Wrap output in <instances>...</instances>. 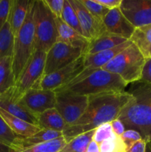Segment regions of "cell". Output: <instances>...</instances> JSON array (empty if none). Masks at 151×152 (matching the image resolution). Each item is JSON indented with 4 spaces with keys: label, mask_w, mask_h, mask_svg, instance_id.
Instances as JSON below:
<instances>
[{
    "label": "cell",
    "mask_w": 151,
    "mask_h": 152,
    "mask_svg": "<svg viewBox=\"0 0 151 152\" xmlns=\"http://www.w3.org/2000/svg\"><path fill=\"white\" fill-rule=\"evenodd\" d=\"M88 97V105L84 114L62 132L67 142L78 135L94 130L102 124L110 123L118 118L121 110L133 96L129 91H123L92 95Z\"/></svg>",
    "instance_id": "obj_1"
},
{
    "label": "cell",
    "mask_w": 151,
    "mask_h": 152,
    "mask_svg": "<svg viewBox=\"0 0 151 152\" xmlns=\"http://www.w3.org/2000/svg\"><path fill=\"white\" fill-rule=\"evenodd\" d=\"M129 91L133 99L121 110L117 119L126 129L139 132L142 139L151 142V86L139 81Z\"/></svg>",
    "instance_id": "obj_2"
},
{
    "label": "cell",
    "mask_w": 151,
    "mask_h": 152,
    "mask_svg": "<svg viewBox=\"0 0 151 152\" xmlns=\"http://www.w3.org/2000/svg\"><path fill=\"white\" fill-rule=\"evenodd\" d=\"M127 85L117 74L100 68L78 83L55 92H66L73 94L89 96L108 92L123 91Z\"/></svg>",
    "instance_id": "obj_3"
},
{
    "label": "cell",
    "mask_w": 151,
    "mask_h": 152,
    "mask_svg": "<svg viewBox=\"0 0 151 152\" xmlns=\"http://www.w3.org/2000/svg\"><path fill=\"white\" fill-rule=\"evenodd\" d=\"M35 1H30L26 19L17 36L14 37L13 71L16 81L22 73L35 52V27L33 13Z\"/></svg>",
    "instance_id": "obj_4"
},
{
    "label": "cell",
    "mask_w": 151,
    "mask_h": 152,
    "mask_svg": "<svg viewBox=\"0 0 151 152\" xmlns=\"http://www.w3.org/2000/svg\"><path fill=\"white\" fill-rule=\"evenodd\" d=\"M146 59L133 42L102 69L119 76L126 83L140 81Z\"/></svg>",
    "instance_id": "obj_5"
},
{
    "label": "cell",
    "mask_w": 151,
    "mask_h": 152,
    "mask_svg": "<svg viewBox=\"0 0 151 152\" xmlns=\"http://www.w3.org/2000/svg\"><path fill=\"white\" fill-rule=\"evenodd\" d=\"M35 50L47 53L56 42L58 37L56 16L53 14L44 0H37L34 4Z\"/></svg>",
    "instance_id": "obj_6"
},
{
    "label": "cell",
    "mask_w": 151,
    "mask_h": 152,
    "mask_svg": "<svg viewBox=\"0 0 151 152\" xmlns=\"http://www.w3.org/2000/svg\"><path fill=\"white\" fill-rule=\"evenodd\" d=\"M46 54L47 53L42 50H35L13 86L16 95L22 97L24 94L30 88H37L40 80L44 76Z\"/></svg>",
    "instance_id": "obj_7"
},
{
    "label": "cell",
    "mask_w": 151,
    "mask_h": 152,
    "mask_svg": "<svg viewBox=\"0 0 151 152\" xmlns=\"http://www.w3.org/2000/svg\"><path fill=\"white\" fill-rule=\"evenodd\" d=\"M56 94L55 108L64 119L66 127L73 124L85 112L89 97L66 92H58Z\"/></svg>",
    "instance_id": "obj_8"
},
{
    "label": "cell",
    "mask_w": 151,
    "mask_h": 152,
    "mask_svg": "<svg viewBox=\"0 0 151 152\" xmlns=\"http://www.w3.org/2000/svg\"><path fill=\"white\" fill-rule=\"evenodd\" d=\"M83 55L84 50L81 48L56 42L46 54L44 75H48L65 68Z\"/></svg>",
    "instance_id": "obj_9"
},
{
    "label": "cell",
    "mask_w": 151,
    "mask_h": 152,
    "mask_svg": "<svg viewBox=\"0 0 151 152\" xmlns=\"http://www.w3.org/2000/svg\"><path fill=\"white\" fill-rule=\"evenodd\" d=\"M84 55H83L65 68L48 75H44L40 80L37 88L55 91L66 86L84 69Z\"/></svg>",
    "instance_id": "obj_10"
},
{
    "label": "cell",
    "mask_w": 151,
    "mask_h": 152,
    "mask_svg": "<svg viewBox=\"0 0 151 152\" xmlns=\"http://www.w3.org/2000/svg\"><path fill=\"white\" fill-rule=\"evenodd\" d=\"M119 9L135 28L151 24V0H122Z\"/></svg>",
    "instance_id": "obj_11"
},
{
    "label": "cell",
    "mask_w": 151,
    "mask_h": 152,
    "mask_svg": "<svg viewBox=\"0 0 151 152\" xmlns=\"http://www.w3.org/2000/svg\"><path fill=\"white\" fill-rule=\"evenodd\" d=\"M75 10L83 35L90 41L107 32L103 20L95 17L84 7L79 0H68Z\"/></svg>",
    "instance_id": "obj_12"
},
{
    "label": "cell",
    "mask_w": 151,
    "mask_h": 152,
    "mask_svg": "<svg viewBox=\"0 0 151 152\" xmlns=\"http://www.w3.org/2000/svg\"><path fill=\"white\" fill-rule=\"evenodd\" d=\"M0 108L15 117L38 126V116L26 106L22 97L15 94L13 87L0 95Z\"/></svg>",
    "instance_id": "obj_13"
},
{
    "label": "cell",
    "mask_w": 151,
    "mask_h": 152,
    "mask_svg": "<svg viewBox=\"0 0 151 152\" xmlns=\"http://www.w3.org/2000/svg\"><path fill=\"white\" fill-rule=\"evenodd\" d=\"M22 101L32 112L36 114L56 106V94L54 91L41 88H30L22 97Z\"/></svg>",
    "instance_id": "obj_14"
},
{
    "label": "cell",
    "mask_w": 151,
    "mask_h": 152,
    "mask_svg": "<svg viewBox=\"0 0 151 152\" xmlns=\"http://www.w3.org/2000/svg\"><path fill=\"white\" fill-rule=\"evenodd\" d=\"M107 32L130 40L135 29L133 25L121 13L119 7L110 10L103 19Z\"/></svg>",
    "instance_id": "obj_15"
},
{
    "label": "cell",
    "mask_w": 151,
    "mask_h": 152,
    "mask_svg": "<svg viewBox=\"0 0 151 152\" xmlns=\"http://www.w3.org/2000/svg\"><path fill=\"white\" fill-rule=\"evenodd\" d=\"M58 37L56 42L65 43L76 48H79L85 51L90 40L67 25L61 18L56 17Z\"/></svg>",
    "instance_id": "obj_16"
},
{
    "label": "cell",
    "mask_w": 151,
    "mask_h": 152,
    "mask_svg": "<svg viewBox=\"0 0 151 152\" xmlns=\"http://www.w3.org/2000/svg\"><path fill=\"white\" fill-rule=\"evenodd\" d=\"M132 42L130 40H127V42L123 44L109 49V50H103V51L98 52L92 54L84 55V69L88 70H98L102 68L109 62H110L118 53H119L121 50L128 47Z\"/></svg>",
    "instance_id": "obj_17"
},
{
    "label": "cell",
    "mask_w": 151,
    "mask_h": 152,
    "mask_svg": "<svg viewBox=\"0 0 151 152\" xmlns=\"http://www.w3.org/2000/svg\"><path fill=\"white\" fill-rule=\"evenodd\" d=\"M30 2L29 0H12L7 21L14 37L17 36L26 19Z\"/></svg>",
    "instance_id": "obj_18"
},
{
    "label": "cell",
    "mask_w": 151,
    "mask_h": 152,
    "mask_svg": "<svg viewBox=\"0 0 151 152\" xmlns=\"http://www.w3.org/2000/svg\"><path fill=\"white\" fill-rule=\"evenodd\" d=\"M0 115L1 116L7 126L19 137H28L35 134L41 130L39 127L28 123L22 119L12 115L0 108Z\"/></svg>",
    "instance_id": "obj_19"
},
{
    "label": "cell",
    "mask_w": 151,
    "mask_h": 152,
    "mask_svg": "<svg viewBox=\"0 0 151 152\" xmlns=\"http://www.w3.org/2000/svg\"><path fill=\"white\" fill-rule=\"evenodd\" d=\"M127 41V39L122 37L105 32L95 39L90 41L87 48L85 49L84 55L92 54L103 50H109L117 47Z\"/></svg>",
    "instance_id": "obj_20"
},
{
    "label": "cell",
    "mask_w": 151,
    "mask_h": 152,
    "mask_svg": "<svg viewBox=\"0 0 151 152\" xmlns=\"http://www.w3.org/2000/svg\"><path fill=\"white\" fill-rule=\"evenodd\" d=\"M130 40L145 59H151V24L136 28Z\"/></svg>",
    "instance_id": "obj_21"
},
{
    "label": "cell",
    "mask_w": 151,
    "mask_h": 152,
    "mask_svg": "<svg viewBox=\"0 0 151 152\" xmlns=\"http://www.w3.org/2000/svg\"><path fill=\"white\" fill-rule=\"evenodd\" d=\"M38 126L41 129H50L62 132L66 123L56 108H50L38 115Z\"/></svg>",
    "instance_id": "obj_22"
},
{
    "label": "cell",
    "mask_w": 151,
    "mask_h": 152,
    "mask_svg": "<svg viewBox=\"0 0 151 152\" xmlns=\"http://www.w3.org/2000/svg\"><path fill=\"white\" fill-rule=\"evenodd\" d=\"M61 137H63L62 132L50 129H41L39 132L32 136L28 137H20L19 140V149L20 151L33 145L49 142Z\"/></svg>",
    "instance_id": "obj_23"
},
{
    "label": "cell",
    "mask_w": 151,
    "mask_h": 152,
    "mask_svg": "<svg viewBox=\"0 0 151 152\" xmlns=\"http://www.w3.org/2000/svg\"><path fill=\"white\" fill-rule=\"evenodd\" d=\"M12 56H5L0 60V95L15 86Z\"/></svg>",
    "instance_id": "obj_24"
},
{
    "label": "cell",
    "mask_w": 151,
    "mask_h": 152,
    "mask_svg": "<svg viewBox=\"0 0 151 152\" xmlns=\"http://www.w3.org/2000/svg\"><path fill=\"white\" fill-rule=\"evenodd\" d=\"M14 36L7 21L0 31V60L5 56H13Z\"/></svg>",
    "instance_id": "obj_25"
},
{
    "label": "cell",
    "mask_w": 151,
    "mask_h": 152,
    "mask_svg": "<svg viewBox=\"0 0 151 152\" xmlns=\"http://www.w3.org/2000/svg\"><path fill=\"white\" fill-rule=\"evenodd\" d=\"M94 132L95 129L78 135L70 142H67L59 152H86L89 143L93 140Z\"/></svg>",
    "instance_id": "obj_26"
},
{
    "label": "cell",
    "mask_w": 151,
    "mask_h": 152,
    "mask_svg": "<svg viewBox=\"0 0 151 152\" xmlns=\"http://www.w3.org/2000/svg\"><path fill=\"white\" fill-rule=\"evenodd\" d=\"M67 144L64 137L24 148L17 152H59Z\"/></svg>",
    "instance_id": "obj_27"
},
{
    "label": "cell",
    "mask_w": 151,
    "mask_h": 152,
    "mask_svg": "<svg viewBox=\"0 0 151 152\" xmlns=\"http://www.w3.org/2000/svg\"><path fill=\"white\" fill-rule=\"evenodd\" d=\"M61 19L67 24L69 25L70 27L79 33L80 34L83 35V31L81 30V26H80L79 21H78V16H77L75 10L71 5L70 3L69 2L68 0H65V3H64L63 10H62V16H61Z\"/></svg>",
    "instance_id": "obj_28"
},
{
    "label": "cell",
    "mask_w": 151,
    "mask_h": 152,
    "mask_svg": "<svg viewBox=\"0 0 151 152\" xmlns=\"http://www.w3.org/2000/svg\"><path fill=\"white\" fill-rule=\"evenodd\" d=\"M20 137H21L13 133V131L10 129L4 119L0 115V140L16 148L19 151V140Z\"/></svg>",
    "instance_id": "obj_29"
},
{
    "label": "cell",
    "mask_w": 151,
    "mask_h": 152,
    "mask_svg": "<svg viewBox=\"0 0 151 152\" xmlns=\"http://www.w3.org/2000/svg\"><path fill=\"white\" fill-rule=\"evenodd\" d=\"M100 152H126L125 145L120 137L106 140L99 143Z\"/></svg>",
    "instance_id": "obj_30"
},
{
    "label": "cell",
    "mask_w": 151,
    "mask_h": 152,
    "mask_svg": "<svg viewBox=\"0 0 151 152\" xmlns=\"http://www.w3.org/2000/svg\"><path fill=\"white\" fill-rule=\"evenodd\" d=\"M117 137L113 132L110 123H106L102 124L95 129L93 140L97 143H101L106 140L112 139Z\"/></svg>",
    "instance_id": "obj_31"
},
{
    "label": "cell",
    "mask_w": 151,
    "mask_h": 152,
    "mask_svg": "<svg viewBox=\"0 0 151 152\" xmlns=\"http://www.w3.org/2000/svg\"><path fill=\"white\" fill-rule=\"evenodd\" d=\"M79 1L93 16L101 20H103L105 16L110 11L109 9L96 2L94 0H79Z\"/></svg>",
    "instance_id": "obj_32"
},
{
    "label": "cell",
    "mask_w": 151,
    "mask_h": 152,
    "mask_svg": "<svg viewBox=\"0 0 151 152\" xmlns=\"http://www.w3.org/2000/svg\"><path fill=\"white\" fill-rule=\"evenodd\" d=\"M120 137H121L123 142L125 145L127 151L135 142L142 139L140 134L138 132H136V131L133 130V129H126L125 132L122 134V135Z\"/></svg>",
    "instance_id": "obj_33"
},
{
    "label": "cell",
    "mask_w": 151,
    "mask_h": 152,
    "mask_svg": "<svg viewBox=\"0 0 151 152\" xmlns=\"http://www.w3.org/2000/svg\"><path fill=\"white\" fill-rule=\"evenodd\" d=\"M12 0H1L0 1V31L8 19Z\"/></svg>",
    "instance_id": "obj_34"
},
{
    "label": "cell",
    "mask_w": 151,
    "mask_h": 152,
    "mask_svg": "<svg viewBox=\"0 0 151 152\" xmlns=\"http://www.w3.org/2000/svg\"><path fill=\"white\" fill-rule=\"evenodd\" d=\"M50 11L56 17L61 18L65 0H44Z\"/></svg>",
    "instance_id": "obj_35"
},
{
    "label": "cell",
    "mask_w": 151,
    "mask_h": 152,
    "mask_svg": "<svg viewBox=\"0 0 151 152\" xmlns=\"http://www.w3.org/2000/svg\"><path fill=\"white\" fill-rule=\"evenodd\" d=\"M140 82L151 86V59H146Z\"/></svg>",
    "instance_id": "obj_36"
},
{
    "label": "cell",
    "mask_w": 151,
    "mask_h": 152,
    "mask_svg": "<svg viewBox=\"0 0 151 152\" xmlns=\"http://www.w3.org/2000/svg\"><path fill=\"white\" fill-rule=\"evenodd\" d=\"M110 125L111 127H112L113 132H114V134L116 136L121 137L122 134L125 132L126 129L124 123L118 119H115V120L110 122Z\"/></svg>",
    "instance_id": "obj_37"
},
{
    "label": "cell",
    "mask_w": 151,
    "mask_h": 152,
    "mask_svg": "<svg viewBox=\"0 0 151 152\" xmlns=\"http://www.w3.org/2000/svg\"><path fill=\"white\" fill-rule=\"evenodd\" d=\"M94 1L109 10H112L116 7H119L122 0H94Z\"/></svg>",
    "instance_id": "obj_38"
},
{
    "label": "cell",
    "mask_w": 151,
    "mask_h": 152,
    "mask_svg": "<svg viewBox=\"0 0 151 152\" xmlns=\"http://www.w3.org/2000/svg\"><path fill=\"white\" fill-rule=\"evenodd\" d=\"M147 141L142 139L135 142L126 152H145L146 151Z\"/></svg>",
    "instance_id": "obj_39"
},
{
    "label": "cell",
    "mask_w": 151,
    "mask_h": 152,
    "mask_svg": "<svg viewBox=\"0 0 151 152\" xmlns=\"http://www.w3.org/2000/svg\"><path fill=\"white\" fill-rule=\"evenodd\" d=\"M86 152H100L99 144L92 140V141L89 143L88 146H87Z\"/></svg>",
    "instance_id": "obj_40"
},
{
    "label": "cell",
    "mask_w": 151,
    "mask_h": 152,
    "mask_svg": "<svg viewBox=\"0 0 151 152\" xmlns=\"http://www.w3.org/2000/svg\"><path fill=\"white\" fill-rule=\"evenodd\" d=\"M18 151L16 148L10 146L7 144L1 142L0 140V152H17Z\"/></svg>",
    "instance_id": "obj_41"
},
{
    "label": "cell",
    "mask_w": 151,
    "mask_h": 152,
    "mask_svg": "<svg viewBox=\"0 0 151 152\" xmlns=\"http://www.w3.org/2000/svg\"><path fill=\"white\" fill-rule=\"evenodd\" d=\"M145 152H151V142H147L146 151Z\"/></svg>",
    "instance_id": "obj_42"
},
{
    "label": "cell",
    "mask_w": 151,
    "mask_h": 152,
    "mask_svg": "<svg viewBox=\"0 0 151 152\" xmlns=\"http://www.w3.org/2000/svg\"><path fill=\"white\" fill-rule=\"evenodd\" d=\"M0 1H1V0H0Z\"/></svg>",
    "instance_id": "obj_43"
}]
</instances>
